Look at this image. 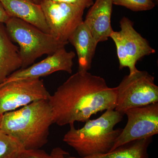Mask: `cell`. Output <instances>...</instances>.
Returning a JSON list of instances; mask_svg holds the SVG:
<instances>
[{
  "label": "cell",
  "instance_id": "6da1fadb",
  "mask_svg": "<svg viewBox=\"0 0 158 158\" xmlns=\"http://www.w3.org/2000/svg\"><path fill=\"white\" fill-rule=\"evenodd\" d=\"M116 98V87H109L103 78L78 71L50 95L48 102L53 123L63 126L86 122L99 112L115 110Z\"/></svg>",
  "mask_w": 158,
  "mask_h": 158
},
{
  "label": "cell",
  "instance_id": "7a4b0ae2",
  "mask_svg": "<svg viewBox=\"0 0 158 158\" xmlns=\"http://www.w3.org/2000/svg\"><path fill=\"white\" fill-rule=\"evenodd\" d=\"M52 123L48 99L41 100L3 114L0 131L13 138L24 150L40 149L48 143Z\"/></svg>",
  "mask_w": 158,
  "mask_h": 158
},
{
  "label": "cell",
  "instance_id": "3957f363",
  "mask_svg": "<svg viewBox=\"0 0 158 158\" xmlns=\"http://www.w3.org/2000/svg\"><path fill=\"white\" fill-rule=\"evenodd\" d=\"M123 116L115 110H107L98 118L86 121L81 128L77 129L74 124H69L63 141L81 157L110 152L122 131L114 127Z\"/></svg>",
  "mask_w": 158,
  "mask_h": 158
},
{
  "label": "cell",
  "instance_id": "277c9868",
  "mask_svg": "<svg viewBox=\"0 0 158 158\" xmlns=\"http://www.w3.org/2000/svg\"><path fill=\"white\" fill-rule=\"evenodd\" d=\"M5 24L11 40L19 45L21 69L28 67L43 55H52L67 44L18 19L10 18Z\"/></svg>",
  "mask_w": 158,
  "mask_h": 158
},
{
  "label": "cell",
  "instance_id": "5b68a950",
  "mask_svg": "<svg viewBox=\"0 0 158 158\" xmlns=\"http://www.w3.org/2000/svg\"><path fill=\"white\" fill-rule=\"evenodd\" d=\"M154 77L146 71L138 70L125 76L117 87L115 110L124 116L125 111L158 102V87Z\"/></svg>",
  "mask_w": 158,
  "mask_h": 158
},
{
  "label": "cell",
  "instance_id": "8992f818",
  "mask_svg": "<svg viewBox=\"0 0 158 158\" xmlns=\"http://www.w3.org/2000/svg\"><path fill=\"white\" fill-rule=\"evenodd\" d=\"M120 30L113 31L110 38L114 41L119 62V69L129 68L130 73L138 70L136 64L145 56L155 53L148 41L135 30L134 23L126 17L120 21Z\"/></svg>",
  "mask_w": 158,
  "mask_h": 158
},
{
  "label": "cell",
  "instance_id": "52a82bcc",
  "mask_svg": "<svg viewBox=\"0 0 158 158\" xmlns=\"http://www.w3.org/2000/svg\"><path fill=\"white\" fill-rule=\"evenodd\" d=\"M40 5L51 35L68 44L71 35L84 21L85 8L51 0H41Z\"/></svg>",
  "mask_w": 158,
  "mask_h": 158
},
{
  "label": "cell",
  "instance_id": "ba28073f",
  "mask_svg": "<svg viewBox=\"0 0 158 158\" xmlns=\"http://www.w3.org/2000/svg\"><path fill=\"white\" fill-rule=\"evenodd\" d=\"M50 94L42 80L23 79L0 85V114L16 110Z\"/></svg>",
  "mask_w": 158,
  "mask_h": 158
},
{
  "label": "cell",
  "instance_id": "9c48e42d",
  "mask_svg": "<svg viewBox=\"0 0 158 158\" xmlns=\"http://www.w3.org/2000/svg\"><path fill=\"white\" fill-rule=\"evenodd\" d=\"M124 115L127 116V123L111 151L130 141L158 135V102L128 109Z\"/></svg>",
  "mask_w": 158,
  "mask_h": 158
},
{
  "label": "cell",
  "instance_id": "30bf717a",
  "mask_svg": "<svg viewBox=\"0 0 158 158\" xmlns=\"http://www.w3.org/2000/svg\"><path fill=\"white\" fill-rule=\"evenodd\" d=\"M75 56L73 51L68 52L65 47L62 48L42 61L15 72L0 85L23 79L40 78L58 71L71 73Z\"/></svg>",
  "mask_w": 158,
  "mask_h": 158
},
{
  "label": "cell",
  "instance_id": "8fae6325",
  "mask_svg": "<svg viewBox=\"0 0 158 158\" xmlns=\"http://www.w3.org/2000/svg\"><path fill=\"white\" fill-rule=\"evenodd\" d=\"M113 6L112 0H96L84 20L97 44L107 40L114 31L111 25Z\"/></svg>",
  "mask_w": 158,
  "mask_h": 158
},
{
  "label": "cell",
  "instance_id": "7c38bea8",
  "mask_svg": "<svg viewBox=\"0 0 158 158\" xmlns=\"http://www.w3.org/2000/svg\"><path fill=\"white\" fill-rule=\"evenodd\" d=\"M0 2L10 18L22 20L50 34L40 4L34 0H0Z\"/></svg>",
  "mask_w": 158,
  "mask_h": 158
},
{
  "label": "cell",
  "instance_id": "4fadbf2b",
  "mask_svg": "<svg viewBox=\"0 0 158 158\" xmlns=\"http://www.w3.org/2000/svg\"><path fill=\"white\" fill-rule=\"evenodd\" d=\"M68 42L72 44L76 51L78 71H88L91 68L98 44L84 21L71 35Z\"/></svg>",
  "mask_w": 158,
  "mask_h": 158
},
{
  "label": "cell",
  "instance_id": "5bb4252c",
  "mask_svg": "<svg viewBox=\"0 0 158 158\" xmlns=\"http://www.w3.org/2000/svg\"><path fill=\"white\" fill-rule=\"evenodd\" d=\"M21 67L18 48L9 37L6 26L0 23V85Z\"/></svg>",
  "mask_w": 158,
  "mask_h": 158
},
{
  "label": "cell",
  "instance_id": "9a60e30c",
  "mask_svg": "<svg viewBox=\"0 0 158 158\" xmlns=\"http://www.w3.org/2000/svg\"><path fill=\"white\" fill-rule=\"evenodd\" d=\"M153 137L130 141L105 154L81 157L62 158H149L148 149L152 142Z\"/></svg>",
  "mask_w": 158,
  "mask_h": 158
},
{
  "label": "cell",
  "instance_id": "2e32d148",
  "mask_svg": "<svg viewBox=\"0 0 158 158\" xmlns=\"http://www.w3.org/2000/svg\"><path fill=\"white\" fill-rule=\"evenodd\" d=\"M23 150L13 138L0 131V158H17Z\"/></svg>",
  "mask_w": 158,
  "mask_h": 158
},
{
  "label": "cell",
  "instance_id": "e0dca14e",
  "mask_svg": "<svg viewBox=\"0 0 158 158\" xmlns=\"http://www.w3.org/2000/svg\"><path fill=\"white\" fill-rule=\"evenodd\" d=\"M156 0H112L113 5L121 6L135 11L151 10L156 6Z\"/></svg>",
  "mask_w": 158,
  "mask_h": 158
},
{
  "label": "cell",
  "instance_id": "ac0fdd59",
  "mask_svg": "<svg viewBox=\"0 0 158 158\" xmlns=\"http://www.w3.org/2000/svg\"><path fill=\"white\" fill-rule=\"evenodd\" d=\"M68 154L60 148H54L51 154L40 149L23 150L17 158H62Z\"/></svg>",
  "mask_w": 158,
  "mask_h": 158
},
{
  "label": "cell",
  "instance_id": "d6986e66",
  "mask_svg": "<svg viewBox=\"0 0 158 158\" xmlns=\"http://www.w3.org/2000/svg\"><path fill=\"white\" fill-rule=\"evenodd\" d=\"M51 1L76 5V6L83 7L85 9L89 8L92 6L94 2L93 0H51Z\"/></svg>",
  "mask_w": 158,
  "mask_h": 158
},
{
  "label": "cell",
  "instance_id": "ffe728a7",
  "mask_svg": "<svg viewBox=\"0 0 158 158\" xmlns=\"http://www.w3.org/2000/svg\"><path fill=\"white\" fill-rule=\"evenodd\" d=\"M10 17L0 2V23L6 24Z\"/></svg>",
  "mask_w": 158,
  "mask_h": 158
},
{
  "label": "cell",
  "instance_id": "44dd1931",
  "mask_svg": "<svg viewBox=\"0 0 158 158\" xmlns=\"http://www.w3.org/2000/svg\"><path fill=\"white\" fill-rule=\"evenodd\" d=\"M34 1L35 2L37 3V4H40L41 0H34Z\"/></svg>",
  "mask_w": 158,
  "mask_h": 158
},
{
  "label": "cell",
  "instance_id": "7402d4cb",
  "mask_svg": "<svg viewBox=\"0 0 158 158\" xmlns=\"http://www.w3.org/2000/svg\"><path fill=\"white\" fill-rule=\"evenodd\" d=\"M2 115L0 114V127H1V122H2Z\"/></svg>",
  "mask_w": 158,
  "mask_h": 158
}]
</instances>
